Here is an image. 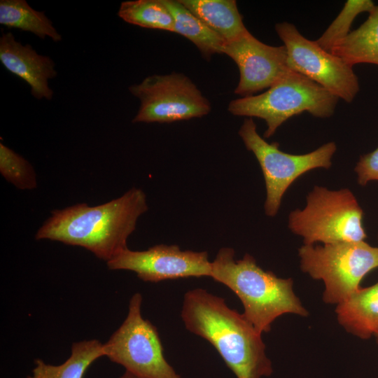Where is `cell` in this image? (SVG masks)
I'll use <instances>...</instances> for the list:
<instances>
[{
    "instance_id": "4",
    "label": "cell",
    "mask_w": 378,
    "mask_h": 378,
    "mask_svg": "<svg viewBox=\"0 0 378 378\" xmlns=\"http://www.w3.org/2000/svg\"><path fill=\"white\" fill-rule=\"evenodd\" d=\"M338 100L318 83L293 71L263 93L231 101L227 110L234 115L263 119L267 125L264 138H270L288 118L302 112L330 117Z\"/></svg>"
},
{
    "instance_id": "2",
    "label": "cell",
    "mask_w": 378,
    "mask_h": 378,
    "mask_svg": "<svg viewBox=\"0 0 378 378\" xmlns=\"http://www.w3.org/2000/svg\"><path fill=\"white\" fill-rule=\"evenodd\" d=\"M147 210L145 193L132 188L103 204L81 203L52 211L35 238L83 247L107 262L127 248V238Z\"/></svg>"
},
{
    "instance_id": "9",
    "label": "cell",
    "mask_w": 378,
    "mask_h": 378,
    "mask_svg": "<svg viewBox=\"0 0 378 378\" xmlns=\"http://www.w3.org/2000/svg\"><path fill=\"white\" fill-rule=\"evenodd\" d=\"M129 90L140 101L133 122H172L200 118L211 111L207 99L183 74L148 76Z\"/></svg>"
},
{
    "instance_id": "18",
    "label": "cell",
    "mask_w": 378,
    "mask_h": 378,
    "mask_svg": "<svg viewBox=\"0 0 378 378\" xmlns=\"http://www.w3.org/2000/svg\"><path fill=\"white\" fill-rule=\"evenodd\" d=\"M105 356L104 344L97 340L74 342L68 359L59 365L35 360L31 374L26 378H83L90 365L98 358Z\"/></svg>"
},
{
    "instance_id": "8",
    "label": "cell",
    "mask_w": 378,
    "mask_h": 378,
    "mask_svg": "<svg viewBox=\"0 0 378 378\" xmlns=\"http://www.w3.org/2000/svg\"><path fill=\"white\" fill-rule=\"evenodd\" d=\"M142 296L134 294L121 326L104 344L105 356L138 378H181L167 361L157 328L141 313Z\"/></svg>"
},
{
    "instance_id": "14",
    "label": "cell",
    "mask_w": 378,
    "mask_h": 378,
    "mask_svg": "<svg viewBox=\"0 0 378 378\" xmlns=\"http://www.w3.org/2000/svg\"><path fill=\"white\" fill-rule=\"evenodd\" d=\"M335 311L340 324L351 334L361 339L378 335V281L360 288Z\"/></svg>"
},
{
    "instance_id": "25",
    "label": "cell",
    "mask_w": 378,
    "mask_h": 378,
    "mask_svg": "<svg viewBox=\"0 0 378 378\" xmlns=\"http://www.w3.org/2000/svg\"><path fill=\"white\" fill-rule=\"evenodd\" d=\"M376 337H377V342H378V335H376Z\"/></svg>"
},
{
    "instance_id": "10",
    "label": "cell",
    "mask_w": 378,
    "mask_h": 378,
    "mask_svg": "<svg viewBox=\"0 0 378 378\" xmlns=\"http://www.w3.org/2000/svg\"><path fill=\"white\" fill-rule=\"evenodd\" d=\"M284 42L290 67L328 92L351 103L359 92V82L353 66L306 38L296 27L283 22L275 25Z\"/></svg>"
},
{
    "instance_id": "13",
    "label": "cell",
    "mask_w": 378,
    "mask_h": 378,
    "mask_svg": "<svg viewBox=\"0 0 378 378\" xmlns=\"http://www.w3.org/2000/svg\"><path fill=\"white\" fill-rule=\"evenodd\" d=\"M0 61L8 71L29 85L35 99H52L54 93L49 80L57 72L50 57L38 54L29 44L22 45L11 32H7L0 37Z\"/></svg>"
},
{
    "instance_id": "3",
    "label": "cell",
    "mask_w": 378,
    "mask_h": 378,
    "mask_svg": "<svg viewBox=\"0 0 378 378\" xmlns=\"http://www.w3.org/2000/svg\"><path fill=\"white\" fill-rule=\"evenodd\" d=\"M210 277L235 293L243 304V314L261 334L269 332L283 314L308 315L293 291L292 279L265 271L248 253L235 260L233 248H220L211 262Z\"/></svg>"
},
{
    "instance_id": "7",
    "label": "cell",
    "mask_w": 378,
    "mask_h": 378,
    "mask_svg": "<svg viewBox=\"0 0 378 378\" xmlns=\"http://www.w3.org/2000/svg\"><path fill=\"white\" fill-rule=\"evenodd\" d=\"M239 135L247 150L255 155L262 171L267 192L265 211L268 216L277 214L284 194L300 176L316 168H330L337 150L334 142H328L306 154L284 153L278 143L269 144L259 135L252 118L244 120Z\"/></svg>"
},
{
    "instance_id": "24",
    "label": "cell",
    "mask_w": 378,
    "mask_h": 378,
    "mask_svg": "<svg viewBox=\"0 0 378 378\" xmlns=\"http://www.w3.org/2000/svg\"><path fill=\"white\" fill-rule=\"evenodd\" d=\"M119 378H138V377L125 371V373L122 374Z\"/></svg>"
},
{
    "instance_id": "20",
    "label": "cell",
    "mask_w": 378,
    "mask_h": 378,
    "mask_svg": "<svg viewBox=\"0 0 378 378\" xmlns=\"http://www.w3.org/2000/svg\"><path fill=\"white\" fill-rule=\"evenodd\" d=\"M118 15L134 25L174 32V18L164 0L122 1Z\"/></svg>"
},
{
    "instance_id": "12",
    "label": "cell",
    "mask_w": 378,
    "mask_h": 378,
    "mask_svg": "<svg viewBox=\"0 0 378 378\" xmlns=\"http://www.w3.org/2000/svg\"><path fill=\"white\" fill-rule=\"evenodd\" d=\"M223 54L229 56L238 66L239 80L234 94L243 97L269 89L294 71L290 67L285 46L267 45L249 31L227 43Z\"/></svg>"
},
{
    "instance_id": "21",
    "label": "cell",
    "mask_w": 378,
    "mask_h": 378,
    "mask_svg": "<svg viewBox=\"0 0 378 378\" xmlns=\"http://www.w3.org/2000/svg\"><path fill=\"white\" fill-rule=\"evenodd\" d=\"M376 5L371 0H348L339 15L316 41L323 50L330 52L333 46L350 32L355 18L361 13H371Z\"/></svg>"
},
{
    "instance_id": "11",
    "label": "cell",
    "mask_w": 378,
    "mask_h": 378,
    "mask_svg": "<svg viewBox=\"0 0 378 378\" xmlns=\"http://www.w3.org/2000/svg\"><path fill=\"white\" fill-rule=\"evenodd\" d=\"M110 270L135 272L148 282L187 277L210 276L211 262L206 251H181L177 245L158 244L146 251L128 248L107 262Z\"/></svg>"
},
{
    "instance_id": "1",
    "label": "cell",
    "mask_w": 378,
    "mask_h": 378,
    "mask_svg": "<svg viewBox=\"0 0 378 378\" xmlns=\"http://www.w3.org/2000/svg\"><path fill=\"white\" fill-rule=\"evenodd\" d=\"M181 316L188 331L213 345L236 378H262L272 374L262 334L223 298L202 288L188 290Z\"/></svg>"
},
{
    "instance_id": "5",
    "label": "cell",
    "mask_w": 378,
    "mask_h": 378,
    "mask_svg": "<svg viewBox=\"0 0 378 378\" xmlns=\"http://www.w3.org/2000/svg\"><path fill=\"white\" fill-rule=\"evenodd\" d=\"M363 211L347 188L330 190L315 186L302 209L290 212L288 227L304 239V244L365 241Z\"/></svg>"
},
{
    "instance_id": "16",
    "label": "cell",
    "mask_w": 378,
    "mask_h": 378,
    "mask_svg": "<svg viewBox=\"0 0 378 378\" xmlns=\"http://www.w3.org/2000/svg\"><path fill=\"white\" fill-rule=\"evenodd\" d=\"M347 64L378 65V5L356 29L336 43L330 52Z\"/></svg>"
},
{
    "instance_id": "17",
    "label": "cell",
    "mask_w": 378,
    "mask_h": 378,
    "mask_svg": "<svg viewBox=\"0 0 378 378\" xmlns=\"http://www.w3.org/2000/svg\"><path fill=\"white\" fill-rule=\"evenodd\" d=\"M174 18V32L187 38L198 48L203 57L210 59L223 54L225 41L186 8L179 0H164Z\"/></svg>"
},
{
    "instance_id": "6",
    "label": "cell",
    "mask_w": 378,
    "mask_h": 378,
    "mask_svg": "<svg viewBox=\"0 0 378 378\" xmlns=\"http://www.w3.org/2000/svg\"><path fill=\"white\" fill-rule=\"evenodd\" d=\"M300 268L325 284L323 301L337 305L360 287L364 276L378 268V247L365 241L314 246L298 250Z\"/></svg>"
},
{
    "instance_id": "23",
    "label": "cell",
    "mask_w": 378,
    "mask_h": 378,
    "mask_svg": "<svg viewBox=\"0 0 378 378\" xmlns=\"http://www.w3.org/2000/svg\"><path fill=\"white\" fill-rule=\"evenodd\" d=\"M355 172L358 183L363 186L369 181H378V148L360 156Z\"/></svg>"
},
{
    "instance_id": "15",
    "label": "cell",
    "mask_w": 378,
    "mask_h": 378,
    "mask_svg": "<svg viewBox=\"0 0 378 378\" xmlns=\"http://www.w3.org/2000/svg\"><path fill=\"white\" fill-rule=\"evenodd\" d=\"M208 27L231 42L248 31L234 0H179Z\"/></svg>"
},
{
    "instance_id": "19",
    "label": "cell",
    "mask_w": 378,
    "mask_h": 378,
    "mask_svg": "<svg viewBox=\"0 0 378 378\" xmlns=\"http://www.w3.org/2000/svg\"><path fill=\"white\" fill-rule=\"evenodd\" d=\"M0 24L32 33L42 39L48 37L55 42L62 39L45 13L32 8L25 0H1Z\"/></svg>"
},
{
    "instance_id": "22",
    "label": "cell",
    "mask_w": 378,
    "mask_h": 378,
    "mask_svg": "<svg viewBox=\"0 0 378 378\" xmlns=\"http://www.w3.org/2000/svg\"><path fill=\"white\" fill-rule=\"evenodd\" d=\"M0 172L18 189L31 190L37 186L36 175L30 163L3 143L0 144Z\"/></svg>"
}]
</instances>
